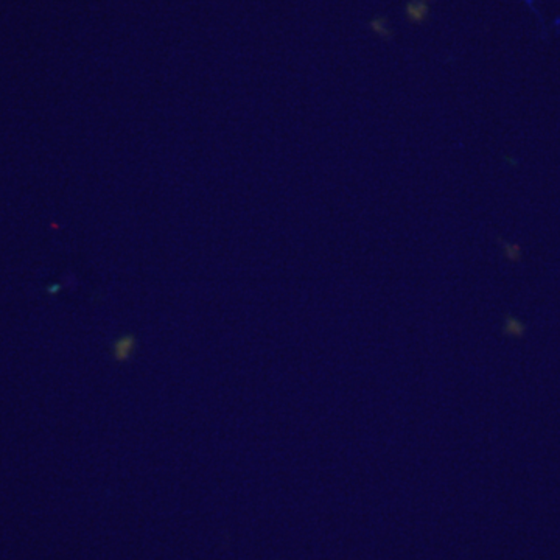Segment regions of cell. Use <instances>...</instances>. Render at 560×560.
Listing matches in <instances>:
<instances>
[{
    "label": "cell",
    "instance_id": "6da1fadb",
    "mask_svg": "<svg viewBox=\"0 0 560 560\" xmlns=\"http://www.w3.org/2000/svg\"><path fill=\"white\" fill-rule=\"evenodd\" d=\"M430 14V0H408L405 5V16L409 22L424 23Z\"/></svg>",
    "mask_w": 560,
    "mask_h": 560
},
{
    "label": "cell",
    "instance_id": "7a4b0ae2",
    "mask_svg": "<svg viewBox=\"0 0 560 560\" xmlns=\"http://www.w3.org/2000/svg\"><path fill=\"white\" fill-rule=\"evenodd\" d=\"M369 27H371L373 33H377L380 38H383V39H391L392 30L391 27H389V22H388V19L381 18V16H377V18L371 19V22H369Z\"/></svg>",
    "mask_w": 560,
    "mask_h": 560
}]
</instances>
